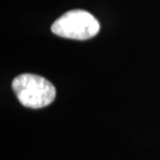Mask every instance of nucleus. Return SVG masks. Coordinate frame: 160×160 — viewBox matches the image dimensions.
<instances>
[{"instance_id":"nucleus-1","label":"nucleus","mask_w":160,"mask_h":160,"mask_svg":"<svg viewBox=\"0 0 160 160\" xmlns=\"http://www.w3.org/2000/svg\"><path fill=\"white\" fill-rule=\"evenodd\" d=\"M19 102L28 108H43L55 99L56 89L49 80L36 74H21L12 83Z\"/></svg>"},{"instance_id":"nucleus-2","label":"nucleus","mask_w":160,"mask_h":160,"mask_svg":"<svg viewBox=\"0 0 160 160\" xmlns=\"http://www.w3.org/2000/svg\"><path fill=\"white\" fill-rule=\"evenodd\" d=\"M51 30L58 37L84 41L92 39L99 32L100 24L88 12L74 9L60 16L52 24Z\"/></svg>"}]
</instances>
